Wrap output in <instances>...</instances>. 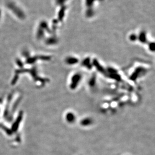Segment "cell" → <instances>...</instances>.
<instances>
[{
  "label": "cell",
  "instance_id": "6da1fadb",
  "mask_svg": "<svg viewBox=\"0 0 155 155\" xmlns=\"http://www.w3.org/2000/svg\"><path fill=\"white\" fill-rule=\"evenodd\" d=\"M82 79V75L80 73H76L72 76L70 84V88L71 90L75 89Z\"/></svg>",
  "mask_w": 155,
  "mask_h": 155
},
{
  "label": "cell",
  "instance_id": "7a4b0ae2",
  "mask_svg": "<svg viewBox=\"0 0 155 155\" xmlns=\"http://www.w3.org/2000/svg\"><path fill=\"white\" fill-rule=\"evenodd\" d=\"M146 71L144 67L139 66L137 68H136V69L135 71L133 73L132 75L130 77V79L132 81H135L139 77H140L142 74H143Z\"/></svg>",
  "mask_w": 155,
  "mask_h": 155
},
{
  "label": "cell",
  "instance_id": "3957f363",
  "mask_svg": "<svg viewBox=\"0 0 155 155\" xmlns=\"http://www.w3.org/2000/svg\"><path fill=\"white\" fill-rule=\"evenodd\" d=\"M92 65L95 67L96 70L102 74L103 75H108L107 71L104 69V68L100 64L97 59H94L92 61Z\"/></svg>",
  "mask_w": 155,
  "mask_h": 155
},
{
  "label": "cell",
  "instance_id": "277c9868",
  "mask_svg": "<svg viewBox=\"0 0 155 155\" xmlns=\"http://www.w3.org/2000/svg\"><path fill=\"white\" fill-rule=\"evenodd\" d=\"M65 119L67 122L69 123H72L75 121L76 117L73 113L69 112L67 113L65 115Z\"/></svg>",
  "mask_w": 155,
  "mask_h": 155
},
{
  "label": "cell",
  "instance_id": "5b68a950",
  "mask_svg": "<svg viewBox=\"0 0 155 155\" xmlns=\"http://www.w3.org/2000/svg\"><path fill=\"white\" fill-rule=\"evenodd\" d=\"M93 120L91 118L87 117L82 119L80 121V125L83 126H88L91 125L93 123Z\"/></svg>",
  "mask_w": 155,
  "mask_h": 155
},
{
  "label": "cell",
  "instance_id": "8992f818",
  "mask_svg": "<svg viewBox=\"0 0 155 155\" xmlns=\"http://www.w3.org/2000/svg\"><path fill=\"white\" fill-rule=\"evenodd\" d=\"M82 65L88 70H90L92 67V64L91 63L90 59L89 58L84 59L82 62Z\"/></svg>",
  "mask_w": 155,
  "mask_h": 155
},
{
  "label": "cell",
  "instance_id": "52a82bcc",
  "mask_svg": "<svg viewBox=\"0 0 155 155\" xmlns=\"http://www.w3.org/2000/svg\"><path fill=\"white\" fill-rule=\"evenodd\" d=\"M65 62L68 65H76L78 63V59L74 57H68L66 58Z\"/></svg>",
  "mask_w": 155,
  "mask_h": 155
},
{
  "label": "cell",
  "instance_id": "ba28073f",
  "mask_svg": "<svg viewBox=\"0 0 155 155\" xmlns=\"http://www.w3.org/2000/svg\"><path fill=\"white\" fill-rule=\"evenodd\" d=\"M108 75H109V77L111 79H114L116 81H120L121 80V77L119 74H117V72L113 73V74H108Z\"/></svg>",
  "mask_w": 155,
  "mask_h": 155
},
{
  "label": "cell",
  "instance_id": "9c48e42d",
  "mask_svg": "<svg viewBox=\"0 0 155 155\" xmlns=\"http://www.w3.org/2000/svg\"><path fill=\"white\" fill-rule=\"evenodd\" d=\"M96 77L95 75H93L89 81V85L91 87H94L95 84H96Z\"/></svg>",
  "mask_w": 155,
  "mask_h": 155
}]
</instances>
